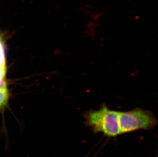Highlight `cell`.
Instances as JSON below:
<instances>
[{"instance_id": "1", "label": "cell", "mask_w": 158, "mask_h": 157, "mask_svg": "<svg viewBox=\"0 0 158 157\" xmlns=\"http://www.w3.org/2000/svg\"><path fill=\"white\" fill-rule=\"evenodd\" d=\"M85 123L95 133L115 137L121 135L118 122V111L103 104L98 110H91L84 114Z\"/></svg>"}, {"instance_id": "2", "label": "cell", "mask_w": 158, "mask_h": 157, "mask_svg": "<svg viewBox=\"0 0 158 157\" xmlns=\"http://www.w3.org/2000/svg\"><path fill=\"white\" fill-rule=\"evenodd\" d=\"M120 134L138 130H149L158 123L154 113L149 110L136 108L128 111L118 112Z\"/></svg>"}, {"instance_id": "3", "label": "cell", "mask_w": 158, "mask_h": 157, "mask_svg": "<svg viewBox=\"0 0 158 157\" xmlns=\"http://www.w3.org/2000/svg\"><path fill=\"white\" fill-rule=\"evenodd\" d=\"M8 94L5 82L0 83V108L4 107L7 103Z\"/></svg>"}]
</instances>
